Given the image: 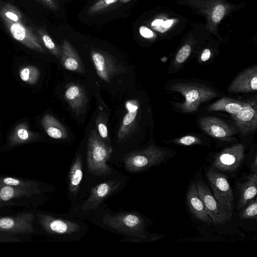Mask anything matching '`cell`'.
I'll list each match as a JSON object with an SVG mask.
<instances>
[{
    "label": "cell",
    "instance_id": "1",
    "mask_svg": "<svg viewBox=\"0 0 257 257\" xmlns=\"http://www.w3.org/2000/svg\"><path fill=\"white\" fill-rule=\"evenodd\" d=\"M37 218L40 224L48 233L64 241L78 240L88 229L84 223L69 217L55 216L39 213Z\"/></svg>",
    "mask_w": 257,
    "mask_h": 257
},
{
    "label": "cell",
    "instance_id": "2",
    "mask_svg": "<svg viewBox=\"0 0 257 257\" xmlns=\"http://www.w3.org/2000/svg\"><path fill=\"white\" fill-rule=\"evenodd\" d=\"M102 223L119 233L140 240L150 238L146 231L145 218L136 212H121L114 214L105 213L102 217Z\"/></svg>",
    "mask_w": 257,
    "mask_h": 257
},
{
    "label": "cell",
    "instance_id": "3",
    "mask_svg": "<svg viewBox=\"0 0 257 257\" xmlns=\"http://www.w3.org/2000/svg\"><path fill=\"white\" fill-rule=\"evenodd\" d=\"M112 152V148L101 138L96 128L92 129L87 143V167L88 172L98 176L110 174L111 169L107 162Z\"/></svg>",
    "mask_w": 257,
    "mask_h": 257
},
{
    "label": "cell",
    "instance_id": "4",
    "mask_svg": "<svg viewBox=\"0 0 257 257\" xmlns=\"http://www.w3.org/2000/svg\"><path fill=\"white\" fill-rule=\"evenodd\" d=\"M170 89L180 93L184 97V102L179 106L183 112L195 111L201 103L217 95L212 89L199 84L177 83L172 84Z\"/></svg>",
    "mask_w": 257,
    "mask_h": 257
},
{
    "label": "cell",
    "instance_id": "5",
    "mask_svg": "<svg viewBox=\"0 0 257 257\" xmlns=\"http://www.w3.org/2000/svg\"><path fill=\"white\" fill-rule=\"evenodd\" d=\"M168 156L169 153L167 151L151 145L143 150L127 154L124 157L123 162L127 171L137 173L160 164L168 158Z\"/></svg>",
    "mask_w": 257,
    "mask_h": 257
},
{
    "label": "cell",
    "instance_id": "6",
    "mask_svg": "<svg viewBox=\"0 0 257 257\" xmlns=\"http://www.w3.org/2000/svg\"><path fill=\"white\" fill-rule=\"evenodd\" d=\"M206 177L214 198L223 209L231 217L233 194L226 176L211 167L206 172Z\"/></svg>",
    "mask_w": 257,
    "mask_h": 257
},
{
    "label": "cell",
    "instance_id": "7",
    "mask_svg": "<svg viewBox=\"0 0 257 257\" xmlns=\"http://www.w3.org/2000/svg\"><path fill=\"white\" fill-rule=\"evenodd\" d=\"M11 36L26 47L41 53L46 51L33 28L26 19L18 22L2 21Z\"/></svg>",
    "mask_w": 257,
    "mask_h": 257
},
{
    "label": "cell",
    "instance_id": "8",
    "mask_svg": "<svg viewBox=\"0 0 257 257\" xmlns=\"http://www.w3.org/2000/svg\"><path fill=\"white\" fill-rule=\"evenodd\" d=\"M244 150V146L240 143L224 149L214 157L212 168L221 172H234L242 163Z\"/></svg>",
    "mask_w": 257,
    "mask_h": 257
},
{
    "label": "cell",
    "instance_id": "9",
    "mask_svg": "<svg viewBox=\"0 0 257 257\" xmlns=\"http://www.w3.org/2000/svg\"><path fill=\"white\" fill-rule=\"evenodd\" d=\"M195 184L212 222L215 225H219L228 221L231 217L223 209L203 180H198Z\"/></svg>",
    "mask_w": 257,
    "mask_h": 257
},
{
    "label": "cell",
    "instance_id": "10",
    "mask_svg": "<svg viewBox=\"0 0 257 257\" xmlns=\"http://www.w3.org/2000/svg\"><path fill=\"white\" fill-rule=\"evenodd\" d=\"M34 214L23 212L16 216L0 217V231L10 234L31 233L34 231Z\"/></svg>",
    "mask_w": 257,
    "mask_h": 257
},
{
    "label": "cell",
    "instance_id": "11",
    "mask_svg": "<svg viewBox=\"0 0 257 257\" xmlns=\"http://www.w3.org/2000/svg\"><path fill=\"white\" fill-rule=\"evenodd\" d=\"M120 186L121 182L118 180H110L94 187L82 204V210L96 209L104 200L115 193Z\"/></svg>",
    "mask_w": 257,
    "mask_h": 257
},
{
    "label": "cell",
    "instance_id": "12",
    "mask_svg": "<svg viewBox=\"0 0 257 257\" xmlns=\"http://www.w3.org/2000/svg\"><path fill=\"white\" fill-rule=\"evenodd\" d=\"M90 57L96 72L99 77L109 82L118 72L114 58L107 53L98 49H92Z\"/></svg>",
    "mask_w": 257,
    "mask_h": 257
},
{
    "label": "cell",
    "instance_id": "13",
    "mask_svg": "<svg viewBox=\"0 0 257 257\" xmlns=\"http://www.w3.org/2000/svg\"><path fill=\"white\" fill-rule=\"evenodd\" d=\"M201 128L208 135L220 139H229L235 130L222 119L214 116H203L199 120Z\"/></svg>",
    "mask_w": 257,
    "mask_h": 257
},
{
    "label": "cell",
    "instance_id": "14",
    "mask_svg": "<svg viewBox=\"0 0 257 257\" xmlns=\"http://www.w3.org/2000/svg\"><path fill=\"white\" fill-rule=\"evenodd\" d=\"M231 116L242 135L252 133L257 127L256 101L237 113L231 114Z\"/></svg>",
    "mask_w": 257,
    "mask_h": 257
},
{
    "label": "cell",
    "instance_id": "15",
    "mask_svg": "<svg viewBox=\"0 0 257 257\" xmlns=\"http://www.w3.org/2000/svg\"><path fill=\"white\" fill-rule=\"evenodd\" d=\"M64 97L76 115H79L85 112L88 98L82 87L77 84H69L66 88Z\"/></svg>",
    "mask_w": 257,
    "mask_h": 257
},
{
    "label": "cell",
    "instance_id": "16",
    "mask_svg": "<svg viewBox=\"0 0 257 257\" xmlns=\"http://www.w3.org/2000/svg\"><path fill=\"white\" fill-rule=\"evenodd\" d=\"M60 62L62 66L66 70L84 73V65L79 55L70 42L66 39L61 44Z\"/></svg>",
    "mask_w": 257,
    "mask_h": 257
},
{
    "label": "cell",
    "instance_id": "17",
    "mask_svg": "<svg viewBox=\"0 0 257 257\" xmlns=\"http://www.w3.org/2000/svg\"><path fill=\"white\" fill-rule=\"evenodd\" d=\"M257 90V67L248 68L231 82L228 90L233 92H249Z\"/></svg>",
    "mask_w": 257,
    "mask_h": 257
},
{
    "label": "cell",
    "instance_id": "18",
    "mask_svg": "<svg viewBox=\"0 0 257 257\" xmlns=\"http://www.w3.org/2000/svg\"><path fill=\"white\" fill-rule=\"evenodd\" d=\"M125 107L127 112L122 119L117 133L118 143L126 140L132 133L136 123L139 105L136 100H129L125 103Z\"/></svg>",
    "mask_w": 257,
    "mask_h": 257
},
{
    "label": "cell",
    "instance_id": "19",
    "mask_svg": "<svg viewBox=\"0 0 257 257\" xmlns=\"http://www.w3.org/2000/svg\"><path fill=\"white\" fill-rule=\"evenodd\" d=\"M186 200L190 211L196 218L207 223H212L206 212L194 182L191 184L187 191Z\"/></svg>",
    "mask_w": 257,
    "mask_h": 257
},
{
    "label": "cell",
    "instance_id": "20",
    "mask_svg": "<svg viewBox=\"0 0 257 257\" xmlns=\"http://www.w3.org/2000/svg\"><path fill=\"white\" fill-rule=\"evenodd\" d=\"M256 101V99L240 100L224 97L210 105L207 110L225 111L231 115L248 107Z\"/></svg>",
    "mask_w": 257,
    "mask_h": 257
},
{
    "label": "cell",
    "instance_id": "21",
    "mask_svg": "<svg viewBox=\"0 0 257 257\" xmlns=\"http://www.w3.org/2000/svg\"><path fill=\"white\" fill-rule=\"evenodd\" d=\"M257 173H252L248 175L244 181L237 184V187L239 193L238 209L245 207L256 194Z\"/></svg>",
    "mask_w": 257,
    "mask_h": 257
},
{
    "label": "cell",
    "instance_id": "22",
    "mask_svg": "<svg viewBox=\"0 0 257 257\" xmlns=\"http://www.w3.org/2000/svg\"><path fill=\"white\" fill-rule=\"evenodd\" d=\"M38 134L29 129L26 122L18 124L13 130L9 137V145L15 146L34 141L39 138Z\"/></svg>",
    "mask_w": 257,
    "mask_h": 257
},
{
    "label": "cell",
    "instance_id": "23",
    "mask_svg": "<svg viewBox=\"0 0 257 257\" xmlns=\"http://www.w3.org/2000/svg\"><path fill=\"white\" fill-rule=\"evenodd\" d=\"M83 178V164L80 154L73 162L68 176V192L70 197L75 196L80 188Z\"/></svg>",
    "mask_w": 257,
    "mask_h": 257
},
{
    "label": "cell",
    "instance_id": "24",
    "mask_svg": "<svg viewBox=\"0 0 257 257\" xmlns=\"http://www.w3.org/2000/svg\"><path fill=\"white\" fill-rule=\"evenodd\" d=\"M42 192L39 189H27L0 183V202L21 197H31Z\"/></svg>",
    "mask_w": 257,
    "mask_h": 257
},
{
    "label": "cell",
    "instance_id": "25",
    "mask_svg": "<svg viewBox=\"0 0 257 257\" xmlns=\"http://www.w3.org/2000/svg\"><path fill=\"white\" fill-rule=\"evenodd\" d=\"M41 124L46 134L54 139H65L68 137L65 127L55 117L49 113L43 116Z\"/></svg>",
    "mask_w": 257,
    "mask_h": 257
},
{
    "label": "cell",
    "instance_id": "26",
    "mask_svg": "<svg viewBox=\"0 0 257 257\" xmlns=\"http://www.w3.org/2000/svg\"><path fill=\"white\" fill-rule=\"evenodd\" d=\"M35 32L42 45L52 55L57 58H60L61 52V48L54 42L46 29L43 27H40L35 30Z\"/></svg>",
    "mask_w": 257,
    "mask_h": 257
},
{
    "label": "cell",
    "instance_id": "27",
    "mask_svg": "<svg viewBox=\"0 0 257 257\" xmlns=\"http://www.w3.org/2000/svg\"><path fill=\"white\" fill-rule=\"evenodd\" d=\"M19 74L22 81L29 84L34 85L39 80L41 72L34 65H26L20 67Z\"/></svg>",
    "mask_w": 257,
    "mask_h": 257
},
{
    "label": "cell",
    "instance_id": "28",
    "mask_svg": "<svg viewBox=\"0 0 257 257\" xmlns=\"http://www.w3.org/2000/svg\"><path fill=\"white\" fill-rule=\"evenodd\" d=\"M0 183L27 189L39 188V184L35 181H26L12 177H0Z\"/></svg>",
    "mask_w": 257,
    "mask_h": 257
},
{
    "label": "cell",
    "instance_id": "29",
    "mask_svg": "<svg viewBox=\"0 0 257 257\" xmlns=\"http://www.w3.org/2000/svg\"><path fill=\"white\" fill-rule=\"evenodd\" d=\"M242 208L239 213L240 219H252L256 220L257 199L255 197Z\"/></svg>",
    "mask_w": 257,
    "mask_h": 257
},
{
    "label": "cell",
    "instance_id": "30",
    "mask_svg": "<svg viewBox=\"0 0 257 257\" xmlns=\"http://www.w3.org/2000/svg\"><path fill=\"white\" fill-rule=\"evenodd\" d=\"M96 125L97 132L101 138L106 143L108 142V130L107 126L106 114L101 112L96 118Z\"/></svg>",
    "mask_w": 257,
    "mask_h": 257
},
{
    "label": "cell",
    "instance_id": "31",
    "mask_svg": "<svg viewBox=\"0 0 257 257\" xmlns=\"http://www.w3.org/2000/svg\"><path fill=\"white\" fill-rule=\"evenodd\" d=\"M173 19L164 20L162 18H155L150 23V27L154 30L163 32L171 28L174 24Z\"/></svg>",
    "mask_w": 257,
    "mask_h": 257
},
{
    "label": "cell",
    "instance_id": "32",
    "mask_svg": "<svg viewBox=\"0 0 257 257\" xmlns=\"http://www.w3.org/2000/svg\"><path fill=\"white\" fill-rule=\"evenodd\" d=\"M118 0H98L87 10V14L92 15L104 10L108 7L115 3Z\"/></svg>",
    "mask_w": 257,
    "mask_h": 257
},
{
    "label": "cell",
    "instance_id": "33",
    "mask_svg": "<svg viewBox=\"0 0 257 257\" xmlns=\"http://www.w3.org/2000/svg\"><path fill=\"white\" fill-rule=\"evenodd\" d=\"M191 50V46L189 44H186L183 45L179 49L176 55V64H180L184 62L190 55Z\"/></svg>",
    "mask_w": 257,
    "mask_h": 257
},
{
    "label": "cell",
    "instance_id": "34",
    "mask_svg": "<svg viewBox=\"0 0 257 257\" xmlns=\"http://www.w3.org/2000/svg\"><path fill=\"white\" fill-rule=\"evenodd\" d=\"M174 142L181 145L191 146L200 144L202 143V141L198 137L189 135L176 139L174 141Z\"/></svg>",
    "mask_w": 257,
    "mask_h": 257
},
{
    "label": "cell",
    "instance_id": "35",
    "mask_svg": "<svg viewBox=\"0 0 257 257\" xmlns=\"http://www.w3.org/2000/svg\"><path fill=\"white\" fill-rule=\"evenodd\" d=\"M225 13V8L221 4L216 5L212 13L211 19L215 23H218L222 19Z\"/></svg>",
    "mask_w": 257,
    "mask_h": 257
},
{
    "label": "cell",
    "instance_id": "36",
    "mask_svg": "<svg viewBox=\"0 0 257 257\" xmlns=\"http://www.w3.org/2000/svg\"><path fill=\"white\" fill-rule=\"evenodd\" d=\"M139 31L140 34L146 39H153L156 37V34L147 26H140Z\"/></svg>",
    "mask_w": 257,
    "mask_h": 257
},
{
    "label": "cell",
    "instance_id": "37",
    "mask_svg": "<svg viewBox=\"0 0 257 257\" xmlns=\"http://www.w3.org/2000/svg\"><path fill=\"white\" fill-rule=\"evenodd\" d=\"M49 9L56 11L59 8L57 0H35Z\"/></svg>",
    "mask_w": 257,
    "mask_h": 257
},
{
    "label": "cell",
    "instance_id": "38",
    "mask_svg": "<svg viewBox=\"0 0 257 257\" xmlns=\"http://www.w3.org/2000/svg\"><path fill=\"white\" fill-rule=\"evenodd\" d=\"M210 50L208 48L204 49L203 52L202 53V54L200 57L201 61L202 62H205L207 61L210 58Z\"/></svg>",
    "mask_w": 257,
    "mask_h": 257
},
{
    "label": "cell",
    "instance_id": "39",
    "mask_svg": "<svg viewBox=\"0 0 257 257\" xmlns=\"http://www.w3.org/2000/svg\"><path fill=\"white\" fill-rule=\"evenodd\" d=\"M19 239L11 236H0V242H12L19 241Z\"/></svg>",
    "mask_w": 257,
    "mask_h": 257
},
{
    "label": "cell",
    "instance_id": "40",
    "mask_svg": "<svg viewBox=\"0 0 257 257\" xmlns=\"http://www.w3.org/2000/svg\"><path fill=\"white\" fill-rule=\"evenodd\" d=\"M250 168L253 173H257V157L256 156L253 162L251 164Z\"/></svg>",
    "mask_w": 257,
    "mask_h": 257
},
{
    "label": "cell",
    "instance_id": "41",
    "mask_svg": "<svg viewBox=\"0 0 257 257\" xmlns=\"http://www.w3.org/2000/svg\"><path fill=\"white\" fill-rule=\"evenodd\" d=\"M131 0H119V1L122 3H126L130 2Z\"/></svg>",
    "mask_w": 257,
    "mask_h": 257
},
{
    "label": "cell",
    "instance_id": "42",
    "mask_svg": "<svg viewBox=\"0 0 257 257\" xmlns=\"http://www.w3.org/2000/svg\"><path fill=\"white\" fill-rule=\"evenodd\" d=\"M2 206H1V204H0V208H1Z\"/></svg>",
    "mask_w": 257,
    "mask_h": 257
}]
</instances>
